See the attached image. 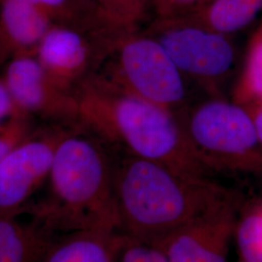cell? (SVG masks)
Instances as JSON below:
<instances>
[{"label": "cell", "mask_w": 262, "mask_h": 262, "mask_svg": "<svg viewBox=\"0 0 262 262\" xmlns=\"http://www.w3.org/2000/svg\"><path fill=\"white\" fill-rule=\"evenodd\" d=\"M114 183L121 233L150 245L234 192L210 177L131 155L115 168Z\"/></svg>", "instance_id": "obj_2"}, {"label": "cell", "mask_w": 262, "mask_h": 262, "mask_svg": "<svg viewBox=\"0 0 262 262\" xmlns=\"http://www.w3.org/2000/svg\"><path fill=\"white\" fill-rule=\"evenodd\" d=\"M42 10L51 20L66 27L84 31L106 29L97 18L95 10L83 0H29Z\"/></svg>", "instance_id": "obj_17"}, {"label": "cell", "mask_w": 262, "mask_h": 262, "mask_svg": "<svg viewBox=\"0 0 262 262\" xmlns=\"http://www.w3.org/2000/svg\"><path fill=\"white\" fill-rule=\"evenodd\" d=\"M77 122L105 140L123 146L128 155L165 164L180 172L210 177L176 114L124 93L98 73L73 91Z\"/></svg>", "instance_id": "obj_1"}, {"label": "cell", "mask_w": 262, "mask_h": 262, "mask_svg": "<svg viewBox=\"0 0 262 262\" xmlns=\"http://www.w3.org/2000/svg\"><path fill=\"white\" fill-rule=\"evenodd\" d=\"M32 134L30 117L26 114L16 112L0 123V163Z\"/></svg>", "instance_id": "obj_19"}, {"label": "cell", "mask_w": 262, "mask_h": 262, "mask_svg": "<svg viewBox=\"0 0 262 262\" xmlns=\"http://www.w3.org/2000/svg\"><path fill=\"white\" fill-rule=\"evenodd\" d=\"M115 262H169L154 245L143 243L121 234L115 253Z\"/></svg>", "instance_id": "obj_20"}, {"label": "cell", "mask_w": 262, "mask_h": 262, "mask_svg": "<svg viewBox=\"0 0 262 262\" xmlns=\"http://www.w3.org/2000/svg\"><path fill=\"white\" fill-rule=\"evenodd\" d=\"M183 123L197 157L212 173L262 176V146L248 109L210 97Z\"/></svg>", "instance_id": "obj_4"}, {"label": "cell", "mask_w": 262, "mask_h": 262, "mask_svg": "<svg viewBox=\"0 0 262 262\" xmlns=\"http://www.w3.org/2000/svg\"><path fill=\"white\" fill-rule=\"evenodd\" d=\"M261 12L262 0H209L199 8L178 18L233 36L250 26Z\"/></svg>", "instance_id": "obj_13"}, {"label": "cell", "mask_w": 262, "mask_h": 262, "mask_svg": "<svg viewBox=\"0 0 262 262\" xmlns=\"http://www.w3.org/2000/svg\"><path fill=\"white\" fill-rule=\"evenodd\" d=\"M256 30H257V31H258V32H259V33H260V34L262 35V23L260 24V26L258 27V28H257Z\"/></svg>", "instance_id": "obj_26"}, {"label": "cell", "mask_w": 262, "mask_h": 262, "mask_svg": "<svg viewBox=\"0 0 262 262\" xmlns=\"http://www.w3.org/2000/svg\"><path fill=\"white\" fill-rule=\"evenodd\" d=\"M83 1L86 5H89L90 7H92L93 9L95 10V1L94 0H83ZM95 12H96V10H95Z\"/></svg>", "instance_id": "obj_25"}, {"label": "cell", "mask_w": 262, "mask_h": 262, "mask_svg": "<svg viewBox=\"0 0 262 262\" xmlns=\"http://www.w3.org/2000/svg\"><path fill=\"white\" fill-rule=\"evenodd\" d=\"M234 240L245 262H262V200L240 212Z\"/></svg>", "instance_id": "obj_18"}, {"label": "cell", "mask_w": 262, "mask_h": 262, "mask_svg": "<svg viewBox=\"0 0 262 262\" xmlns=\"http://www.w3.org/2000/svg\"><path fill=\"white\" fill-rule=\"evenodd\" d=\"M209 0H151L155 19H172L185 16Z\"/></svg>", "instance_id": "obj_21"}, {"label": "cell", "mask_w": 262, "mask_h": 262, "mask_svg": "<svg viewBox=\"0 0 262 262\" xmlns=\"http://www.w3.org/2000/svg\"><path fill=\"white\" fill-rule=\"evenodd\" d=\"M112 167L102 148L86 135L66 130L56 145L49 196L31 214L54 233H121Z\"/></svg>", "instance_id": "obj_3"}, {"label": "cell", "mask_w": 262, "mask_h": 262, "mask_svg": "<svg viewBox=\"0 0 262 262\" xmlns=\"http://www.w3.org/2000/svg\"><path fill=\"white\" fill-rule=\"evenodd\" d=\"M53 25L29 0H0V35L11 56L35 55Z\"/></svg>", "instance_id": "obj_11"}, {"label": "cell", "mask_w": 262, "mask_h": 262, "mask_svg": "<svg viewBox=\"0 0 262 262\" xmlns=\"http://www.w3.org/2000/svg\"><path fill=\"white\" fill-rule=\"evenodd\" d=\"M144 31L163 47L186 80L196 83L211 98L223 97L238 56L233 36L180 18L154 19Z\"/></svg>", "instance_id": "obj_6"}, {"label": "cell", "mask_w": 262, "mask_h": 262, "mask_svg": "<svg viewBox=\"0 0 262 262\" xmlns=\"http://www.w3.org/2000/svg\"><path fill=\"white\" fill-rule=\"evenodd\" d=\"M121 35L107 29L84 31L54 24L35 56L57 85L73 93L85 78L98 71Z\"/></svg>", "instance_id": "obj_7"}, {"label": "cell", "mask_w": 262, "mask_h": 262, "mask_svg": "<svg viewBox=\"0 0 262 262\" xmlns=\"http://www.w3.org/2000/svg\"><path fill=\"white\" fill-rule=\"evenodd\" d=\"M240 208L241 199L233 192L154 246L169 262H227Z\"/></svg>", "instance_id": "obj_8"}, {"label": "cell", "mask_w": 262, "mask_h": 262, "mask_svg": "<svg viewBox=\"0 0 262 262\" xmlns=\"http://www.w3.org/2000/svg\"><path fill=\"white\" fill-rule=\"evenodd\" d=\"M250 112L252 114L254 127L262 146V104L250 110Z\"/></svg>", "instance_id": "obj_23"}, {"label": "cell", "mask_w": 262, "mask_h": 262, "mask_svg": "<svg viewBox=\"0 0 262 262\" xmlns=\"http://www.w3.org/2000/svg\"><path fill=\"white\" fill-rule=\"evenodd\" d=\"M1 79L18 112L29 117L77 121L74 94L54 82L35 55L11 56Z\"/></svg>", "instance_id": "obj_10"}, {"label": "cell", "mask_w": 262, "mask_h": 262, "mask_svg": "<svg viewBox=\"0 0 262 262\" xmlns=\"http://www.w3.org/2000/svg\"><path fill=\"white\" fill-rule=\"evenodd\" d=\"M238 262H245V261H243V260H241V259H239V261Z\"/></svg>", "instance_id": "obj_27"}, {"label": "cell", "mask_w": 262, "mask_h": 262, "mask_svg": "<svg viewBox=\"0 0 262 262\" xmlns=\"http://www.w3.org/2000/svg\"><path fill=\"white\" fill-rule=\"evenodd\" d=\"M102 27L117 33L140 30L151 11V0H94Z\"/></svg>", "instance_id": "obj_16"}, {"label": "cell", "mask_w": 262, "mask_h": 262, "mask_svg": "<svg viewBox=\"0 0 262 262\" xmlns=\"http://www.w3.org/2000/svg\"><path fill=\"white\" fill-rule=\"evenodd\" d=\"M18 112L10 97L9 93L0 77V123Z\"/></svg>", "instance_id": "obj_22"}, {"label": "cell", "mask_w": 262, "mask_h": 262, "mask_svg": "<svg viewBox=\"0 0 262 262\" xmlns=\"http://www.w3.org/2000/svg\"><path fill=\"white\" fill-rule=\"evenodd\" d=\"M56 239L35 219L23 223L17 215H0V262H42Z\"/></svg>", "instance_id": "obj_12"}, {"label": "cell", "mask_w": 262, "mask_h": 262, "mask_svg": "<svg viewBox=\"0 0 262 262\" xmlns=\"http://www.w3.org/2000/svg\"><path fill=\"white\" fill-rule=\"evenodd\" d=\"M121 234L92 231L67 233L55 240L42 262H115Z\"/></svg>", "instance_id": "obj_14"}, {"label": "cell", "mask_w": 262, "mask_h": 262, "mask_svg": "<svg viewBox=\"0 0 262 262\" xmlns=\"http://www.w3.org/2000/svg\"><path fill=\"white\" fill-rule=\"evenodd\" d=\"M96 73L122 92L174 113L187 99L186 78L159 42L141 29L122 33Z\"/></svg>", "instance_id": "obj_5"}, {"label": "cell", "mask_w": 262, "mask_h": 262, "mask_svg": "<svg viewBox=\"0 0 262 262\" xmlns=\"http://www.w3.org/2000/svg\"><path fill=\"white\" fill-rule=\"evenodd\" d=\"M231 100L249 111L262 104V35L255 30L248 43Z\"/></svg>", "instance_id": "obj_15"}, {"label": "cell", "mask_w": 262, "mask_h": 262, "mask_svg": "<svg viewBox=\"0 0 262 262\" xmlns=\"http://www.w3.org/2000/svg\"><path fill=\"white\" fill-rule=\"evenodd\" d=\"M10 57H11V55H10L9 51L0 35V64L5 62L6 60H8Z\"/></svg>", "instance_id": "obj_24"}, {"label": "cell", "mask_w": 262, "mask_h": 262, "mask_svg": "<svg viewBox=\"0 0 262 262\" xmlns=\"http://www.w3.org/2000/svg\"><path fill=\"white\" fill-rule=\"evenodd\" d=\"M64 129L33 133L0 163V215H18L47 181Z\"/></svg>", "instance_id": "obj_9"}]
</instances>
